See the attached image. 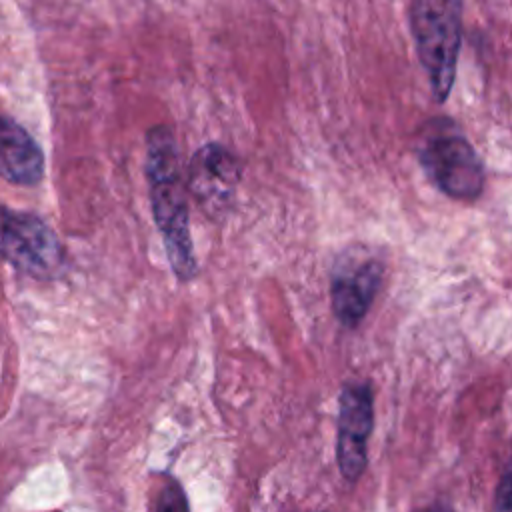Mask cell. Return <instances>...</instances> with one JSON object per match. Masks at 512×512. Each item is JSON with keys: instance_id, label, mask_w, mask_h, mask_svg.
I'll return each mask as SVG.
<instances>
[{"instance_id": "6da1fadb", "label": "cell", "mask_w": 512, "mask_h": 512, "mask_svg": "<svg viewBox=\"0 0 512 512\" xmlns=\"http://www.w3.org/2000/svg\"><path fill=\"white\" fill-rule=\"evenodd\" d=\"M144 172L150 188L152 214L160 230L170 268L178 280L188 282L196 276L198 264L190 238L188 198L180 152L168 126H152L146 132Z\"/></svg>"}, {"instance_id": "7a4b0ae2", "label": "cell", "mask_w": 512, "mask_h": 512, "mask_svg": "<svg viewBox=\"0 0 512 512\" xmlns=\"http://www.w3.org/2000/svg\"><path fill=\"white\" fill-rule=\"evenodd\" d=\"M416 136L418 162L440 192L468 202L482 194L484 164L452 118L426 120Z\"/></svg>"}, {"instance_id": "3957f363", "label": "cell", "mask_w": 512, "mask_h": 512, "mask_svg": "<svg viewBox=\"0 0 512 512\" xmlns=\"http://www.w3.org/2000/svg\"><path fill=\"white\" fill-rule=\"evenodd\" d=\"M418 60L436 102L450 96L462 44V0H410Z\"/></svg>"}, {"instance_id": "277c9868", "label": "cell", "mask_w": 512, "mask_h": 512, "mask_svg": "<svg viewBox=\"0 0 512 512\" xmlns=\"http://www.w3.org/2000/svg\"><path fill=\"white\" fill-rule=\"evenodd\" d=\"M0 254L32 278H52L64 266V248L56 232L32 212L2 210Z\"/></svg>"}, {"instance_id": "5b68a950", "label": "cell", "mask_w": 512, "mask_h": 512, "mask_svg": "<svg viewBox=\"0 0 512 512\" xmlns=\"http://www.w3.org/2000/svg\"><path fill=\"white\" fill-rule=\"evenodd\" d=\"M384 276V264L368 248L344 250L332 268L330 296L338 322L356 328L370 310Z\"/></svg>"}, {"instance_id": "8992f818", "label": "cell", "mask_w": 512, "mask_h": 512, "mask_svg": "<svg viewBox=\"0 0 512 512\" xmlns=\"http://www.w3.org/2000/svg\"><path fill=\"white\" fill-rule=\"evenodd\" d=\"M374 424L372 392L366 382H350L338 396L336 460L340 474L356 482L368 464V438Z\"/></svg>"}, {"instance_id": "52a82bcc", "label": "cell", "mask_w": 512, "mask_h": 512, "mask_svg": "<svg viewBox=\"0 0 512 512\" xmlns=\"http://www.w3.org/2000/svg\"><path fill=\"white\" fill-rule=\"evenodd\" d=\"M240 184L238 158L222 144L200 146L188 164L186 190L210 216H222L234 202Z\"/></svg>"}, {"instance_id": "ba28073f", "label": "cell", "mask_w": 512, "mask_h": 512, "mask_svg": "<svg viewBox=\"0 0 512 512\" xmlns=\"http://www.w3.org/2000/svg\"><path fill=\"white\" fill-rule=\"evenodd\" d=\"M0 176L18 186H34L44 176L40 146L16 120L4 114H0Z\"/></svg>"}, {"instance_id": "9c48e42d", "label": "cell", "mask_w": 512, "mask_h": 512, "mask_svg": "<svg viewBox=\"0 0 512 512\" xmlns=\"http://www.w3.org/2000/svg\"><path fill=\"white\" fill-rule=\"evenodd\" d=\"M156 512H188L186 496L178 482H168L162 486L156 500Z\"/></svg>"}, {"instance_id": "30bf717a", "label": "cell", "mask_w": 512, "mask_h": 512, "mask_svg": "<svg viewBox=\"0 0 512 512\" xmlns=\"http://www.w3.org/2000/svg\"><path fill=\"white\" fill-rule=\"evenodd\" d=\"M494 512H512V472L510 466L504 470L494 498Z\"/></svg>"}, {"instance_id": "8fae6325", "label": "cell", "mask_w": 512, "mask_h": 512, "mask_svg": "<svg viewBox=\"0 0 512 512\" xmlns=\"http://www.w3.org/2000/svg\"><path fill=\"white\" fill-rule=\"evenodd\" d=\"M432 512H450V510H444V508H440V510H432Z\"/></svg>"}]
</instances>
